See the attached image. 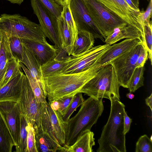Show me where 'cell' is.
Returning <instances> with one entry per match:
<instances>
[{
    "label": "cell",
    "mask_w": 152,
    "mask_h": 152,
    "mask_svg": "<svg viewBox=\"0 0 152 152\" xmlns=\"http://www.w3.org/2000/svg\"><path fill=\"white\" fill-rule=\"evenodd\" d=\"M102 66L96 62L86 70L72 74L57 73L44 77L43 87L48 102L65 96H75L97 73Z\"/></svg>",
    "instance_id": "6da1fadb"
},
{
    "label": "cell",
    "mask_w": 152,
    "mask_h": 152,
    "mask_svg": "<svg viewBox=\"0 0 152 152\" xmlns=\"http://www.w3.org/2000/svg\"><path fill=\"white\" fill-rule=\"evenodd\" d=\"M110 111L107 122L104 126L98 141V152H126L124 131V110L125 106L120 100H110Z\"/></svg>",
    "instance_id": "7a4b0ae2"
},
{
    "label": "cell",
    "mask_w": 152,
    "mask_h": 152,
    "mask_svg": "<svg viewBox=\"0 0 152 152\" xmlns=\"http://www.w3.org/2000/svg\"><path fill=\"white\" fill-rule=\"evenodd\" d=\"M102 98L89 97L81 105L77 113L68 120L65 145L73 144L83 133L91 130L104 110Z\"/></svg>",
    "instance_id": "3957f363"
},
{
    "label": "cell",
    "mask_w": 152,
    "mask_h": 152,
    "mask_svg": "<svg viewBox=\"0 0 152 152\" xmlns=\"http://www.w3.org/2000/svg\"><path fill=\"white\" fill-rule=\"evenodd\" d=\"M120 86L114 68L109 64L102 66L80 92L96 99L105 98L120 100Z\"/></svg>",
    "instance_id": "277c9868"
},
{
    "label": "cell",
    "mask_w": 152,
    "mask_h": 152,
    "mask_svg": "<svg viewBox=\"0 0 152 152\" xmlns=\"http://www.w3.org/2000/svg\"><path fill=\"white\" fill-rule=\"evenodd\" d=\"M0 32L8 37H16L42 43H48L39 24L19 14L1 15Z\"/></svg>",
    "instance_id": "5b68a950"
},
{
    "label": "cell",
    "mask_w": 152,
    "mask_h": 152,
    "mask_svg": "<svg viewBox=\"0 0 152 152\" xmlns=\"http://www.w3.org/2000/svg\"><path fill=\"white\" fill-rule=\"evenodd\" d=\"M48 102L43 103L37 122L33 126L38 152H56L61 146L56 137L50 121Z\"/></svg>",
    "instance_id": "8992f818"
},
{
    "label": "cell",
    "mask_w": 152,
    "mask_h": 152,
    "mask_svg": "<svg viewBox=\"0 0 152 152\" xmlns=\"http://www.w3.org/2000/svg\"><path fill=\"white\" fill-rule=\"evenodd\" d=\"M83 1L92 19L105 39L113 33L115 28L127 23L97 1Z\"/></svg>",
    "instance_id": "52a82bcc"
},
{
    "label": "cell",
    "mask_w": 152,
    "mask_h": 152,
    "mask_svg": "<svg viewBox=\"0 0 152 152\" xmlns=\"http://www.w3.org/2000/svg\"><path fill=\"white\" fill-rule=\"evenodd\" d=\"M144 47L143 43H141L110 63L114 68L120 86L128 88L131 77L136 68L138 57Z\"/></svg>",
    "instance_id": "ba28073f"
},
{
    "label": "cell",
    "mask_w": 152,
    "mask_h": 152,
    "mask_svg": "<svg viewBox=\"0 0 152 152\" xmlns=\"http://www.w3.org/2000/svg\"><path fill=\"white\" fill-rule=\"evenodd\" d=\"M21 114L33 126L37 122L43 103H38L26 75L23 74L21 91L16 102Z\"/></svg>",
    "instance_id": "9c48e42d"
},
{
    "label": "cell",
    "mask_w": 152,
    "mask_h": 152,
    "mask_svg": "<svg viewBox=\"0 0 152 152\" xmlns=\"http://www.w3.org/2000/svg\"><path fill=\"white\" fill-rule=\"evenodd\" d=\"M34 13L37 16L41 28L57 49L61 46L58 27V19L39 0H31Z\"/></svg>",
    "instance_id": "30bf717a"
},
{
    "label": "cell",
    "mask_w": 152,
    "mask_h": 152,
    "mask_svg": "<svg viewBox=\"0 0 152 152\" xmlns=\"http://www.w3.org/2000/svg\"><path fill=\"white\" fill-rule=\"evenodd\" d=\"M69 7L78 31H88L95 38L99 39L104 42L105 38L92 19L83 0H71Z\"/></svg>",
    "instance_id": "8fae6325"
},
{
    "label": "cell",
    "mask_w": 152,
    "mask_h": 152,
    "mask_svg": "<svg viewBox=\"0 0 152 152\" xmlns=\"http://www.w3.org/2000/svg\"><path fill=\"white\" fill-rule=\"evenodd\" d=\"M123 20L139 30L143 34L140 12L132 9L125 0H96Z\"/></svg>",
    "instance_id": "7c38bea8"
},
{
    "label": "cell",
    "mask_w": 152,
    "mask_h": 152,
    "mask_svg": "<svg viewBox=\"0 0 152 152\" xmlns=\"http://www.w3.org/2000/svg\"><path fill=\"white\" fill-rule=\"evenodd\" d=\"M20 114L16 102H0V114L10 134L15 146L17 144L19 136Z\"/></svg>",
    "instance_id": "4fadbf2b"
},
{
    "label": "cell",
    "mask_w": 152,
    "mask_h": 152,
    "mask_svg": "<svg viewBox=\"0 0 152 152\" xmlns=\"http://www.w3.org/2000/svg\"><path fill=\"white\" fill-rule=\"evenodd\" d=\"M111 45L105 44L94 47L85 52L79 59L72 62L65 67L59 73L72 74L86 70L94 63Z\"/></svg>",
    "instance_id": "5bb4252c"
},
{
    "label": "cell",
    "mask_w": 152,
    "mask_h": 152,
    "mask_svg": "<svg viewBox=\"0 0 152 152\" xmlns=\"http://www.w3.org/2000/svg\"><path fill=\"white\" fill-rule=\"evenodd\" d=\"M141 43L143 42L137 39H126L119 43L113 44L96 62L101 66L109 64L113 60Z\"/></svg>",
    "instance_id": "9a60e30c"
},
{
    "label": "cell",
    "mask_w": 152,
    "mask_h": 152,
    "mask_svg": "<svg viewBox=\"0 0 152 152\" xmlns=\"http://www.w3.org/2000/svg\"><path fill=\"white\" fill-rule=\"evenodd\" d=\"M23 44L33 52L42 65L54 58L57 55L58 49L54 45L37 41L21 39Z\"/></svg>",
    "instance_id": "2e32d148"
},
{
    "label": "cell",
    "mask_w": 152,
    "mask_h": 152,
    "mask_svg": "<svg viewBox=\"0 0 152 152\" xmlns=\"http://www.w3.org/2000/svg\"><path fill=\"white\" fill-rule=\"evenodd\" d=\"M124 39H137L143 42V34L138 28L126 23L118 27L113 33L107 37L104 42L106 44L111 45Z\"/></svg>",
    "instance_id": "e0dca14e"
},
{
    "label": "cell",
    "mask_w": 152,
    "mask_h": 152,
    "mask_svg": "<svg viewBox=\"0 0 152 152\" xmlns=\"http://www.w3.org/2000/svg\"><path fill=\"white\" fill-rule=\"evenodd\" d=\"M48 110L51 127L54 134L61 146L65 144L67 130V123L57 109L48 103Z\"/></svg>",
    "instance_id": "ac0fdd59"
},
{
    "label": "cell",
    "mask_w": 152,
    "mask_h": 152,
    "mask_svg": "<svg viewBox=\"0 0 152 152\" xmlns=\"http://www.w3.org/2000/svg\"><path fill=\"white\" fill-rule=\"evenodd\" d=\"M85 53L76 56H68L62 57L56 56L54 58L41 65L43 77L59 73L69 64L80 58Z\"/></svg>",
    "instance_id": "d6986e66"
},
{
    "label": "cell",
    "mask_w": 152,
    "mask_h": 152,
    "mask_svg": "<svg viewBox=\"0 0 152 152\" xmlns=\"http://www.w3.org/2000/svg\"><path fill=\"white\" fill-rule=\"evenodd\" d=\"M23 74L21 72L0 88V102H17L20 93Z\"/></svg>",
    "instance_id": "ffe728a7"
},
{
    "label": "cell",
    "mask_w": 152,
    "mask_h": 152,
    "mask_svg": "<svg viewBox=\"0 0 152 152\" xmlns=\"http://www.w3.org/2000/svg\"><path fill=\"white\" fill-rule=\"evenodd\" d=\"M94 134L88 130L81 135L72 145L61 146L58 151L64 152H92L95 145Z\"/></svg>",
    "instance_id": "44dd1931"
},
{
    "label": "cell",
    "mask_w": 152,
    "mask_h": 152,
    "mask_svg": "<svg viewBox=\"0 0 152 152\" xmlns=\"http://www.w3.org/2000/svg\"><path fill=\"white\" fill-rule=\"evenodd\" d=\"M23 46V53L22 63L26 66L32 77L43 86L44 77L39 61L30 48L24 44Z\"/></svg>",
    "instance_id": "7402d4cb"
},
{
    "label": "cell",
    "mask_w": 152,
    "mask_h": 152,
    "mask_svg": "<svg viewBox=\"0 0 152 152\" xmlns=\"http://www.w3.org/2000/svg\"><path fill=\"white\" fill-rule=\"evenodd\" d=\"M95 38L90 33L78 31V38L72 49L70 55L76 56L84 53L94 47Z\"/></svg>",
    "instance_id": "603a6c76"
},
{
    "label": "cell",
    "mask_w": 152,
    "mask_h": 152,
    "mask_svg": "<svg viewBox=\"0 0 152 152\" xmlns=\"http://www.w3.org/2000/svg\"><path fill=\"white\" fill-rule=\"evenodd\" d=\"M0 84L5 73L7 63L14 58L12 54L8 37L0 32Z\"/></svg>",
    "instance_id": "cb8c5ba5"
},
{
    "label": "cell",
    "mask_w": 152,
    "mask_h": 152,
    "mask_svg": "<svg viewBox=\"0 0 152 152\" xmlns=\"http://www.w3.org/2000/svg\"><path fill=\"white\" fill-rule=\"evenodd\" d=\"M57 21L58 34L61 42L60 48L63 50L69 56H70L71 49V32L62 17L61 16L58 19Z\"/></svg>",
    "instance_id": "d4e9b609"
},
{
    "label": "cell",
    "mask_w": 152,
    "mask_h": 152,
    "mask_svg": "<svg viewBox=\"0 0 152 152\" xmlns=\"http://www.w3.org/2000/svg\"><path fill=\"white\" fill-rule=\"evenodd\" d=\"M20 64L27 77L37 102L38 103H47V96L43 86L32 77L29 70L21 62Z\"/></svg>",
    "instance_id": "484cf974"
},
{
    "label": "cell",
    "mask_w": 152,
    "mask_h": 152,
    "mask_svg": "<svg viewBox=\"0 0 152 152\" xmlns=\"http://www.w3.org/2000/svg\"><path fill=\"white\" fill-rule=\"evenodd\" d=\"M70 0H69L63 6V8L61 16L66 21L71 33V51L74 44L78 38V30L70 9L69 4Z\"/></svg>",
    "instance_id": "4316f807"
},
{
    "label": "cell",
    "mask_w": 152,
    "mask_h": 152,
    "mask_svg": "<svg viewBox=\"0 0 152 152\" xmlns=\"http://www.w3.org/2000/svg\"><path fill=\"white\" fill-rule=\"evenodd\" d=\"M14 146L10 134L0 114V152H11Z\"/></svg>",
    "instance_id": "83f0119b"
},
{
    "label": "cell",
    "mask_w": 152,
    "mask_h": 152,
    "mask_svg": "<svg viewBox=\"0 0 152 152\" xmlns=\"http://www.w3.org/2000/svg\"><path fill=\"white\" fill-rule=\"evenodd\" d=\"M21 68L20 62L18 59L13 58L9 60L5 73L0 84V88L22 72Z\"/></svg>",
    "instance_id": "f1b7e54d"
},
{
    "label": "cell",
    "mask_w": 152,
    "mask_h": 152,
    "mask_svg": "<svg viewBox=\"0 0 152 152\" xmlns=\"http://www.w3.org/2000/svg\"><path fill=\"white\" fill-rule=\"evenodd\" d=\"M27 122L23 115H20V129L19 138L15 146L17 152H27V132L26 127Z\"/></svg>",
    "instance_id": "f546056e"
},
{
    "label": "cell",
    "mask_w": 152,
    "mask_h": 152,
    "mask_svg": "<svg viewBox=\"0 0 152 152\" xmlns=\"http://www.w3.org/2000/svg\"><path fill=\"white\" fill-rule=\"evenodd\" d=\"M144 70V66L135 69L128 85V88L130 92H134L139 88L143 86Z\"/></svg>",
    "instance_id": "4dcf8cb0"
},
{
    "label": "cell",
    "mask_w": 152,
    "mask_h": 152,
    "mask_svg": "<svg viewBox=\"0 0 152 152\" xmlns=\"http://www.w3.org/2000/svg\"><path fill=\"white\" fill-rule=\"evenodd\" d=\"M8 38L10 47L13 56L22 63L23 46L21 39L16 37H10Z\"/></svg>",
    "instance_id": "1f68e13d"
},
{
    "label": "cell",
    "mask_w": 152,
    "mask_h": 152,
    "mask_svg": "<svg viewBox=\"0 0 152 152\" xmlns=\"http://www.w3.org/2000/svg\"><path fill=\"white\" fill-rule=\"evenodd\" d=\"M143 44L147 50L148 53V58L152 65V25L151 20L148 24L143 26Z\"/></svg>",
    "instance_id": "d6a6232c"
},
{
    "label": "cell",
    "mask_w": 152,
    "mask_h": 152,
    "mask_svg": "<svg viewBox=\"0 0 152 152\" xmlns=\"http://www.w3.org/2000/svg\"><path fill=\"white\" fill-rule=\"evenodd\" d=\"M84 101L82 93L79 92L75 95L72 102L64 115L62 116L63 120L67 122L74 111L83 103Z\"/></svg>",
    "instance_id": "836d02e7"
},
{
    "label": "cell",
    "mask_w": 152,
    "mask_h": 152,
    "mask_svg": "<svg viewBox=\"0 0 152 152\" xmlns=\"http://www.w3.org/2000/svg\"><path fill=\"white\" fill-rule=\"evenodd\" d=\"M136 152H152V142L146 135L141 136L136 145Z\"/></svg>",
    "instance_id": "e575fe53"
},
{
    "label": "cell",
    "mask_w": 152,
    "mask_h": 152,
    "mask_svg": "<svg viewBox=\"0 0 152 152\" xmlns=\"http://www.w3.org/2000/svg\"><path fill=\"white\" fill-rule=\"evenodd\" d=\"M26 129L27 132V152H38L36 145L35 134L33 126L31 123L27 122Z\"/></svg>",
    "instance_id": "d590c367"
},
{
    "label": "cell",
    "mask_w": 152,
    "mask_h": 152,
    "mask_svg": "<svg viewBox=\"0 0 152 152\" xmlns=\"http://www.w3.org/2000/svg\"><path fill=\"white\" fill-rule=\"evenodd\" d=\"M39 1L57 18L61 15L63 7L54 0H39Z\"/></svg>",
    "instance_id": "8d00e7d4"
},
{
    "label": "cell",
    "mask_w": 152,
    "mask_h": 152,
    "mask_svg": "<svg viewBox=\"0 0 152 152\" xmlns=\"http://www.w3.org/2000/svg\"><path fill=\"white\" fill-rule=\"evenodd\" d=\"M74 96H65L56 100L57 104V110L62 116L72 102Z\"/></svg>",
    "instance_id": "74e56055"
},
{
    "label": "cell",
    "mask_w": 152,
    "mask_h": 152,
    "mask_svg": "<svg viewBox=\"0 0 152 152\" xmlns=\"http://www.w3.org/2000/svg\"><path fill=\"white\" fill-rule=\"evenodd\" d=\"M152 0H150L148 7L145 11L140 12V18L142 25L148 24L150 22L152 16Z\"/></svg>",
    "instance_id": "f35d334b"
},
{
    "label": "cell",
    "mask_w": 152,
    "mask_h": 152,
    "mask_svg": "<svg viewBox=\"0 0 152 152\" xmlns=\"http://www.w3.org/2000/svg\"><path fill=\"white\" fill-rule=\"evenodd\" d=\"M148 51L144 46V48L140 54L137 61L136 68L144 66L148 59Z\"/></svg>",
    "instance_id": "ab89813d"
},
{
    "label": "cell",
    "mask_w": 152,
    "mask_h": 152,
    "mask_svg": "<svg viewBox=\"0 0 152 152\" xmlns=\"http://www.w3.org/2000/svg\"><path fill=\"white\" fill-rule=\"evenodd\" d=\"M124 133L126 135L127 133L129 132L130 127L131 123L132 120L128 116L125 110H124Z\"/></svg>",
    "instance_id": "60d3db41"
},
{
    "label": "cell",
    "mask_w": 152,
    "mask_h": 152,
    "mask_svg": "<svg viewBox=\"0 0 152 152\" xmlns=\"http://www.w3.org/2000/svg\"><path fill=\"white\" fill-rule=\"evenodd\" d=\"M125 1L127 4L132 9L138 12L140 11L139 8L136 7L132 0H125Z\"/></svg>",
    "instance_id": "b9f144b4"
},
{
    "label": "cell",
    "mask_w": 152,
    "mask_h": 152,
    "mask_svg": "<svg viewBox=\"0 0 152 152\" xmlns=\"http://www.w3.org/2000/svg\"><path fill=\"white\" fill-rule=\"evenodd\" d=\"M145 103L148 106L152 111V93L150 96L147 97L145 99Z\"/></svg>",
    "instance_id": "7bdbcfd3"
},
{
    "label": "cell",
    "mask_w": 152,
    "mask_h": 152,
    "mask_svg": "<svg viewBox=\"0 0 152 152\" xmlns=\"http://www.w3.org/2000/svg\"><path fill=\"white\" fill-rule=\"evenodd\" d=\"M57 4L63 6L69 0H54Z\"/></svg>",
    "instance_id": "ee69618b"
},
{
    "label": "cell",
    "mask_w": 152,
    "mask_h": 152,
    "mask_svg": "<svg viewBox=\"0 0 152 152\" xmlns=\"http://www.w3.org/2000/svg\"><path fill=\"white\" fill-rule=\"evenodd\" d=\"M12 4H20L24 0H7Z\"/></svg>",
    "instance_id": "f6af8a7d"
},
{
    "label": "cell",
    "mask_w": 152,
    "mask_h": 152,
    "mask_svg": "<svg viewBox=\"0 0 152 152\" xmlns=\"http://www.w3.org/2000/svg\"><path fill=\"white\" fill-rule=\"evenodd\" d=\"M126 97L130 99H132L134 98V95L131 92H130L126 94Z\"/></svg>",
    "instance_id": "bcb514c9"
},
{
    "label": "cell",
    "mask_w": 152,
    "mask_h": 152,
    "mask_svg": "<svg viewBox=\"0 0 152 152\" xmlns=\"http://www.w3.org/2000/svg\"><path fill=\"white\" fill-rule=\"evenodd\" d=\"M134 4L136 7L139 8V0H132Z\"/></svg>",
    "instance_id": "7dc6e473"
},
{
    "label": "cell",
    "mask_w": 152,
    "mask_h": 152,
    "mask_svg": "<svg viewBox=\"0 0 152 152\" xmlns=\"http://www.w3.org/2000/svg\"><path fill=\"white\" fill-rule=\"evenodd\" d=\"M152 135H151V137H150V140H151V141L152 142Z\"/></svg>",
    "instance_id": "c3c4849f"
}]
</instances>
